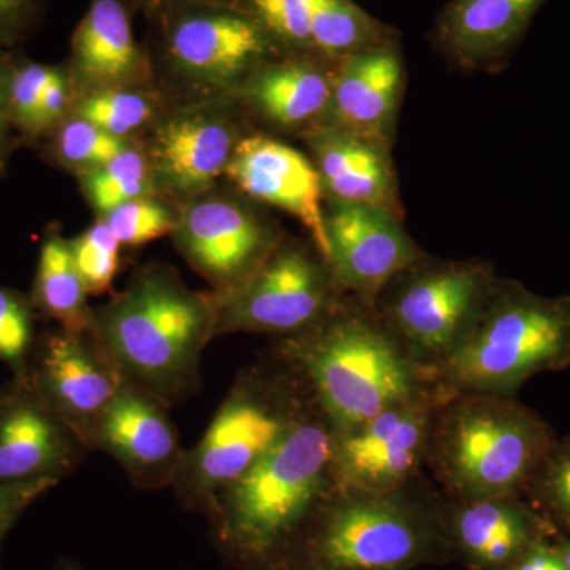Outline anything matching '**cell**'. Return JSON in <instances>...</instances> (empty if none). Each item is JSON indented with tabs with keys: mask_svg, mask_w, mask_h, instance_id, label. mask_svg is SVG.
Returning a JSON list of instances; mask_svg holds the SVG:
<instances>
[{
	"mask_svg": "<svg viewBox=\"0 0 570 570\" xmlns=\"http://www.w3.org/2000/svg\"><path fill=\"white\" fill-rule=\"evenodd\" d=\"M336 430L321 407L214 501V549L238 570H277L333 491Z\"/></svg>",
	"mask_w": 570,
	"mask_h": 570,
	"instance_id": "1",
	"label": "cell"
},
{
	"mask_svg": "<svg viewBox=\"0 0 570 570\" xmlns=\"http://www.w3.org/2000/svg\"><path fill=\"white\" fill-rule=\"evenodd\" d=\"M91 333L126 381L176 406L202 389V358L216 340L213 295L190 291L168 265L148 264L94 309Z\"/></svg>",
	"mask_w": 570,
	"mask_h": 570,
	"instance_id": "2",
	"label": "cell"
},
{
	"mask_svg": "<svg viewBox=\"0 0 570 570\" xmlns=\"http://www.w3.org/2000/svg\"><path fill=\"white\" fill-rule=\"evenodd\" d=\"M302 374L336 433L441 387L374 316L346 295L317 325L272 346Z\"/></svg>",
	"mask_w": 570,
	"mask_h": 570,
	"instance_id": "3",
	"label": "cell"
},
{
	"mask_svg": "<svg viewBox=\"0 0 570 570\" xmlns=\"http://www.w3.org/2000/svg\"><path fill=\"white\" fill-rule=\"evenodd\" d=\"M449 558L445 497L422 474L379 493L333 489L277 570H412Z\"/></svg>",
	"mask_w": 570,
	"mask_h": 570,
	"instance_id": "4",
	"label": "cell"
},
{
	"mask_svg": "<svg viewBox=\"0 0 570 570\" xmlns=\"http://www.w3.org/2000/svg\"><path fill=\"white\" fill-rule=\"evenodd\" d=\"M318 407L309 385L273 348L236 374L200 441L184 449L171 489L183 509L208 515L225 489Z\"/></svg>",
	"mask_w": 570,
	"mask_h": 570,
	"instance_id": "5",
	"label": "cell"
},
{
	"mask_svg": "<svg viewBox=\"0 0 570 570\" xmlns=\"http://www.w3.org/2000/svg\"><path fill=\"white\" fill-rule=\"evenodd\" d=\"M557 439L517 396L456 393L439 407L426 469L452 501L524 497Z\"/></svg>",
	"mask_w": 570,
	"mask_h": 570,
	"instance_id": "6",
	"label": "cell"
},
{
	"mask_svg": "<svg viewBox=\"0 0 570 570\" xmlns=\"http://www.w3.org/2000/svg\"><path fill=\"white\" fill-rule=\"evenodd\" d=\"M570 366V296L498 279L474 332L436 373L452 395L517 396L531 377Z\"/></svg>",
	"mask_w": 570,
	"mask_h": 570,
	"instance_id": "7",
	"label": "cell"
},
{
	"mask_svg": "<svg viewBox=\"0 0 570 570\" xmlns=\"http://www.w3.org/2000/svg\"><path fill=\"white\" fill-rule=\"evenodd\" d=\"M497 283L489 262L422 255L385 285L371 309L403 351L434 374L474 332Z\"/></svg>",
	"mask_w": 570,
	"mask_h": 570,
	"instance_id": "8",
	"label": "cell"
},
{
	"mask_svg": "<svg viewBox=\"0 0 570 570\" xmlns=\"http://www.w3.org/2000/svg\"><path fill=\"white\" fill-rule=\"evenodd\" d=\"M212 295L216 337L255 333L281 340L324 321L347 294L316 247L281 242L249 279Z\"/></svg>",
	"mask_w": 570,
	"mask_h": 570,
	"instance_id": "9",
	"label": "cell"
},
{
	"mask_svg": "<svg viewBox=\"0 0 570 570\" xmlns=\"http://www.w3.org/2000/svg\"><path fill=\"white\" fill-rule=\"evenodd\" d=\"M450 395L439 387L336 433L333 489L379 493L400 489L425 474L434 420Z\"/></svg>",
	"mask_w": 570,
	"mask_h": 570,
	"instance_id": "10",
	"label": "cell"
},
{
	"mask_svg": "<svg viewBox=\"0 0 570 570\" xmlns=\"http://www.w3.org/2000/svg\"><path fill=\"white\" fill-rule=\"evenodd\" d=\"M165 58L202 85H234L279 56V45L239 7L181 6L154 10Z\"/></svg>",
	"mask_w": 570,
	"mask_h": 570,
	"instance_id": "11",
	"label": "cell"
},
{
	"mask_svg": "<svg viewBox=\"0 0 570 570\" xmlns=\"http://www.w3.org/2000/svg\"><path fill=\"white\" fill-rule=\"evenodd\" d=\"M26 379L89 450L94 428L126 382L91 332L62 328L41 341Z\"/></svg>",
	"mask_w": 570,
	"mask_h": 570,
	"instance_id": "12",
	"label": "cell"
},
{
	"mask_svg": "<svg viewBox=\"0 0 570 570\" xmlns=\"http://www.w3.org/2000/svg\"><path fill=\"white\" fill-rule=\"evenodd\" d=\"M175 243L190 266L230 291L245 283L279 245V236L249 208L225 197L202 198L176 217Z\"/></svg>",
	"mask_w": 570,
	"mask_h": 570,
	"instance_id": "13",
	"label": "cell"
},
{
	"mask_svg": "<svg viewBox=\"0 0 570 570\" xmlns=\"http://www.w3.org/2000/svg\"><path fill=\"white\" fill-rule=\"evenodd\" d=\"M326 238L336 284L370 307L393 277L423 255L397 217L374 206L336 205L326 216Z\"/></svg>",
	"mask_w": 570,
	"mask_h": 570,
	"instance_id": "14",
	"label": "cell"
},
{
	"mask_svg": "<svg viewBox=\"0 0 570 570\" xmlns=\"http://www.w3.org/2000/svg\"><path fill=\"white\" fill-rule=\"evenodd\" d=\"M163 401L126 381L94 428L91 450H102L121 466L135 489L174 485L184 448Z\"/></svg>",
	"mask_w": 570,
	"mask_h": 570,
	"instance_id": "15",
	"label": "cell"
},
{
	"mask_svg": "<svg viewBox=\"0 0 570 570\" xmlns=\"http://www.w3.org/2000/svg\"><path fill=\"white\" fill-rule=\"evenodd\" d=\"M91 453L37 396L28 379L0 395V482L63 478Z\"/></svg>",
	"mask_w": 570,
	"mask_h": 570,
	"instance_id": "16",
	"label": "cell"
},
{
	"mask_svg": "<svg viewBox=\"0 0 570 570\" xmlns=\"http://www.w3.org/2000/svg\"><path fill=\"white\" fill-rule=\"evenodd\" d=\"M445 524L452 558L468 570H508L535 543L558 535L557 528L524 497L445 498Z\"/></svg>",
	"mask_w": 570,
	"mask_h": 570,
	"instance_id": "17",
	"label": "cell"
},
{
	"mask_svg": "<svg viewBox=\"0 0 570 570\" xmlns=\"http://www.w3.org/2000/svg\"><path fill=\"white\" fill-rule=\"evenodd\" d=\"M225 175L255 200L295 216L328 264L324 187L316 165L307 157L284 142L253 135L238 141Z\"/></svg>",
	"mask_w": 570,
	"mask_h": 570,
	"instance_id": "18",
	"label": "cell"
},
{
	"mask_svg": "<svg viewBox=\"0 0 570 570\" xmlns=\"http://www.w3.org/2000/svg\"><path fill=\"white\" fill-rule=\"evenodd\" d=\"M403 59L397 41L355 52L332 70L333 126L385 148L400 102Z\"/></svg>",
	"mask_w": 570,
	"mask_h": 570,
	"instance_id": "19",
	"label": "cell"
},
{
	"mask_svg": "<svg viewBox=\"0 0 570 570\" xmlns=\"http://www.w3.org/2000/svg\"><path fill=\"white\" fill-rule=\"evenodd\" d=\"M546 0H450L434 40L459 66L494 67L519 48Z\"/></svg>",
	"mask_w": 570,
	"mask_h": 570,
	"instance_id": "20",
	"label": "cell"
},
{
	"mask_svg": "<svg viewBox=\"0 0 570 570\" xmlns=\"http://www.w3.org/2000/svg\"><path fill=\"white\" fill-rule=\"evenodd\" d=\"M137 0H91L71 39V73L82 85L126 88L148 73V61L134 37Z\"/></svg>",
	"mask_w": 570,
	"mask_h": 570,
	"instance_id": "21",
	"label": "cell"
},
{
	"mask_svg": "<svg viewBox=\"0 0 570 570\" xmlns=\"http://www.w3.org/2000/svg\"><path fill=\"white\" fill-rule=\"evenodd\" d=\"M236 145L227 119L212 112L181 115L157 132L154 168L175 193L197 195L225 174Z\"/></svg>",
	"mask_w": 570,
	"mask_h": 570,
	"instance_id": "22",
	"label": "cell"
},
{
	"mask_svg": "<svg viewBox=\"0 0 570 570\" xmlns=\"http://www.w3.org/2000/svg\"><path fill=\"white\" fill-rule=\"evenodd\" d=\"M324 194L336 205H363L395 214V178L387 149L324 127L307 135Z\"/></svg>",
	"mask_w": 570,
	"mask_h": 570,
	"instance_id": "23",
	"label": "cell"
},
{
	"mask_svg": "<svg viewBox=\"0 0 570 570\" xmlns=\"http://www.w3.org/2000/svg\"><path fill=\"white\" fill-rule=\"evenodd\" d=\"M314 56L288 55L268 61L247 78L250 100L266 118L284 127L305 126L328 112L332 70Z\"/></svg>",
	"mask_w": 570,
	"mask_h": 570,
	"instance_id": "24",
	"label": "cell"
},
{
	"mask_svg": "<svg viewBox=\"0 0 570 570\" xmlns=\"http://www.w3.org/2000/svg\"><path fill=\"white\" fill-rule=\"evenodd\" d=\"M33 296L40 309L66 332H91L94 309L71 257L70 242L62 236H50L41 246Z\"/></svg>",
	"mask_w": 570,
	"mask_h": 570,
	"instance_id": "25",
	"label": "cell"
},
{
	"mask_svg": "<svg viewBox=\"0 0 570 570\" xmlns=\"http://www.w3.org/2000/svg\"><path fill=\"white\" fill-rule=\"evenodd\" d=\"M390 26L371 17L352 0H313L311 45L313 55L337 62L355 52L396 41Z\"/></svg>",
	"mask_w": 570,
	"mask_h": 570,
	"instance_id": "26",
	"label": "cell"
},
{
	"mask_svg": "<svg viewBox=\"0 0 570 570\" xmlns=\"http://www.w3.org/2000/svg\"><path fill=\"white\" fill-rule=\"evenodd\" d=\"M81 184L94 208L107 214L135 198L151 197V168L138 149L127 146L110 163L81 174Z\"/></svg>",
	"mask_w": 570,
	"mask_h": 570,
	"instance_id": "27",
	"label": "cell"
},
{
	"mask_svg": "<svg viewBox=\"0 0 570 570\" xmlns=\"http://www.w3.org/2000/svg\"><path fill=\"white\" fill-rule=\"evenodd\" d=\"M524 498L557 528L570 535V434L558 438L532 475Z\"/></svg>",
	"mask_w": 570,
	"mask_h": 570,
	"instance_id": "28",
	"label": "cell"
},
{
	"mask_svg": "<svg viewBox=\"0 0 570 570\" xmlns=\"http://www.w3.org/2000/svg\"><path fill=\"white\" fill-rule=\"evenodd\" d=\"M153 115V100L145 94L126 88L94 91L77 108V118L85 119L118 138L141 129Z\"/></svg>",
	"mask_w": 570,
	"mask_h": 570,
	"instance_id": "29",
	"label": "cell"
},
{
	"mask_svg": "<svg viewBox=\"0 0 570 570\" xmlns=\"http://www.w3.org/2000/svg\"><path fill=\"white\" fill-rule=\"evenodd\" d=\"M239 9L261 22L281 50L314 56L311 45L313 0H239Z\"/></svg>",
	"mask_w": 570,
	"mask_h": 570,
	"instance_id": "30",
	"label": "cell"
},
{
	"mask_svg": "<svg viewBox=\"0 0 570 570\" xmlns=\"http://www.w3.org/2000/svg\"><path fill=\"white\" fill-rule=\"evenodd\" d=\"M121 246L104 219L71 239V257L88 295H100L110 291L118 275Z\"/></svg>",
	"mask_w": 570,
	"mask_h": 570,
	"instance_id": "31",
	"label": "cell"
},
{
	"mask_svg": "<svg viewBox=\"0 0 570 570\" xmlns=\"http://www.w3.org/2000/svg\"><path fill=\"white\" fill-rule=\"evenodd\" d=\"M104 223L122 246L138 247L174 234L176 217L151 197L135 198L105 214Z\"/></svg>",
	"mask_w": 570,
	"mask_h": 570,
	"instance_id": "32",
	"label": "cell"
},
{
	"mask_svg": "<svg viewBox=\"0 0 570 570\" xmlns=\"http://www.w3.org/2000/svg\"><path fill=\"white\" fill-rule=\"evenodd\" d=\"M127 148L122 138L112 137L81 118L63 124L56 140V151L63 163L80 168L81 174L102 167Z\"/></svg>",
	"mask_w": 570,
	"mask_h": 570,
	"instance_id": "33",
	"label": "cell"
},
{
	"mask_svg": "<svg viewBox=\"0 0 570 570\" xmlns=\"http://www.w3.org/2000/svg\"><path fill=\"white\" fill-rule=\"evenodd\" d=\"M32 335L31 306L24 296L0 288V360L20 379L28 376Z\"/></svg>",
	"mask_w": 570,
	"mask_h": 570,
	"instance_id": "34",
	"label": "cell"
},
{
	"mask_svg": "<svg viewBox=\"0 0 570 570\" xmlns=\"http://www.w3.org/2000/svg\"><path fill=\"white\" fill-rule=\"evenodd\" d=\"M56 71L58 67L36 62L21 63L17 69H11L9 97L11 122L33 134L41 94L50 85Z\"/></svg>",
	"mask_w": 570,
	"mask_h": 570,
	"instance_id": "35",
	"label": "cell"
},
{
	"mask_svg": "<svg viewBox=\"0 0 570 570\" xmlns=\"http://www.w3.org/2000/svg\"><path fill=\"white\" fill-rule=\"evenodd\" d=\"M55 479L0 482V540L37 499L58 485Z\"/></svg>",
	"mask_w": 570,
	"mask_h": 570,
	"instance_id": "36",
	"label": "cell"
},
{
	"mask_svg": "<svg viewBox=\"0 0 570 570\" xmlns=\"http://www.w3.org/2000/svg\"><path fill=\"white\" fill-rule=\"evenodd\" d=\"M69 75L62 69H58L50 85H48L47 89L41 94L33 134L45 132V130L50 129V127L61 121L63 115H66L67 108H69Z\"/></svg>",
	"mask_w": 570,
	"mask_h": 570,
	"instance_id": "37",
	"label": "cell"
},
{
	"mask_svg": "<svg viewBox=\"0 0 570 570\" xmlns=\"http://www.w3.org/2000/svg\"><path fill=\"white\" fill-rule=\"evenodd\" d=\"M39 11V0H0V45L20 39Z\"/></svg>",
	"mask_w": 570,
	"mask_h": 570,
	"instance_id": "38",
	"label": "cell"
},
{
	"mask_svg": "<svg viewBox=\"0 0 570 570\" xmlns=\"http://www.w3.org/2000/svg\"><path fill=\"white\" fill-rule=\"evenodd\" d=\"M508 570H566L557 546L550 540H542L521 554Z\"/></svg>",
	"mask_w": 570,
	"mask_h": 570,
	"instance_id": "39",
	"label": "cell"
},
{
	"mask_svg": "<svg viewBox=\"0 0 570 570\" xmlns=\"http://www.w3.org/2000/svg\"><path fill=\"white\" fill-rule=\"evenodd\" d=\"M10 77L11 69L3 59H0V160L6 153L7 130H9L10 119Z\"/></svg>",
	"mask_w": 570,
	"mask_h": 570,
	"instance_id": "40",
	"label": "cell"
},
{
	"mask_svg": "<svg viewBox=\"0 0 570 570\" xmlns=\"http://www.w3.org/2000/svg\"><path fill=\"white\" fill-rule=\"evenodd\" d=\"M138 6L159 10L167 7L198 6V7H239V0H137Z\"/></svg>",
	"mask_w": 570,
	"mask_h": 570,
	"instance_id": "41",
	"label": "cell"
},
{
	"mask_svg": "<svg viewBox=\"0 0 570 570\" xmlns=\"http://www.w3.org/2000/svg\"><path fill=\"white\" fill-rule=\"evenodd\" d=\"M558 553H560L562 562H564L566 570H570V535H564L554 542Z\"/></svg>",
	"mask_w": 570,
	"mask_h": 570,
	"instance_id": "42",
	"label": "cell"
},
{
	"mask_svg": "<svg viewBox=\"0 0 570 570\" xmlns=\"http://www.w3.org/2000/svg\"><path fill=\"white\" fill-rule=\"evenodd\" d=\"M56 570H86L82 569L78 562L75 561H62L61 564L58 566Z\"/></svg>",
	"mask_w": 570,
	"mask_h": 570,
	"instance_id": "43",
	"label": "cell"
},
{
	"mask_svg": "<svg viewBox=\"0 0 570 570\" xmlns=\"http://www.w3.org/2000/svg\"><path fill=\"white\" fill-rule=\"evenodd\" d=\"M0 570H2V568H0Z\"/></svg>",
	"mask_w": 570,
	"mask_h": 570,
	"instance_id": "44",
	"label": "cell"
}]
</instances>
